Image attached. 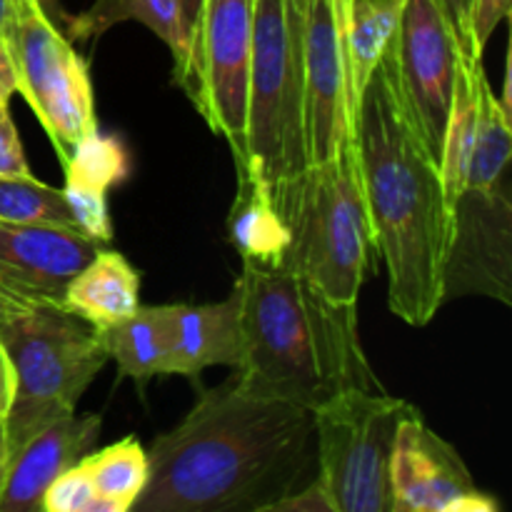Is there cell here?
<instances>
[{
	"mask_svg": "<svg viewBox=\"0 0 512 512\" xmlns=\"http://www.w3.org/2000/svg\"><path fill=\"white\" fill-rule=\"evenodd\" d=\"M453 243L445 263V300L488 295L512 303V205L508 178L465 188L453 203Z\"/></svg>",
	"mask_w": 512,
	"mask_h": 512,
	"instance_id": "obj_13",
	"label": "cell"
},
{
	"mask_svg": "<svg viewBox=\"0 0 512 512\" xmlns=\"http://www.w3.org/2000/svg\"><path fill=\"white\" fill-rule=\"evenodd\" d=\"M270 512H333V503H330L328 493L320 485V480L313 478L305 488L295 490L288 498L278 500L270 508Z\"/></svg>",
	"mask_w": 512,
	"mask_h": 512,
	"instance_id": "obj_30",
	"label": "cell"
},
{
	"mask_svg": "<svg viewBox=\"0 0 512 512\" xmlns=\"http://www.w3.org/2000/svg\"><path fill=\"white\" fill-rule=\"evenodd\" d=\"M93 488L90 512H130L150 475L148 450L140 440L123 438L78 460Z\"/></svg>",
	"mask_w": 512,
	"mask_h": 512,
	"instance_id": "obj_23",
	"label": "cell"
},
{
	"mask_svg": "<svg viewBox=\"0 0 512 512\" xmlns=\"http://www.w3.org/2000/svg\"><path fill=\"white\" fill-rule=\"evenodd\" d=\"M28 175L33 173H30L18 128L5 103L0 105V178H28Z\"/></svg>",
	"mask_w": 512,
	"mask_h": 512,
	"instance_id": "obj_28",
	"label": "cell"
},
{
	"mask_svg": "<svg viewBox=\"0 0 512 512\" xmlns=\"http://www.w3.org/2000/svg\"><path fill=\"white\" fill-rule=\"evenodd\" d=\"M255 0H200L183 70L173 75L208 128L248 173V90L253 68Z\"/></svg>",
	"mask_w": 512,
	"mask_h": 512,
	"instance_id": "obj_9",
	"label": "cell"
},
{
	"mask_svg": "<svg viewBox=\"0 0 512 512\" xmlns=\"http://www.w3.org/2000/svg\"><path fill=\"white\" fill-rule=\"evenodd\" d=\"M28 308H33V303H28V300L18 298L15 293H10L5 285H0V328H3L8 320H13L15 315L25 313Z\"/></svg>",
	"mask_w": 512,
	"mask_h": 512,
	"instance_id": "obj_33",
	"label": "cell"
},
{
	"mask_svg": "<svg viewBox=\"0 0 512 512\" xmlns=\"http://www.w3.org/2000/svg\"><path fill=\"white\" fill-rule=\"evenodd\" d=\"M10 95H13V93H10L8 88H3V85H0V105H5V103H8V100H10Z\"/></svg>",
	"mask_w": 512,
	"mask_h": 512,
	"instance_id": "obj_39",
	"label": "cell"
},
{
	"mask_svg": "<svg viewBox=\"0 0 512 512\" xmlns=\"http://www.w3.org/2000/svg\"><path fill=\"white\" fill-rule=\"evenodd\" d=\"M103 333L108 358L128 378L145 383L173 375L180 340V305H138L128 318Z\"/></svg>",
	"mask_w": 512,
	"mask_h": 512,
	"instance_id": "obj_17",
	"label": "cell"
},
{
	"mask_svg": "<svg viewBox=\"0 0 512 512\" xmlns=\"http://www.w3.org/2000/svg\"><path fill=\"white\" fill-rule=\"evenodd\" d=\"M228 233L243 263L265 265V268L283 265L288 250V228L270 200L268 185L250 175L238 178V193L228 215Z\"/></svg>",
	"mask_w": 512,
	"mask_h": 512,
	"instance_id": "obj_21",
	"label": "cell"
},
{
	"mask_svg": "<svg viewBox=\"0 0 512 512\" xmlns=\"http://www.w3.org/2000/svg\"><path fill=\"white\" fill-rule=\"evenodd\" d=\"M350 3L353 0H305L303 98L310 163H323L358 143V100L345 50Z\"/></svg>",
	"mask_w": 512,
	"mask_h": 512,
	"instance_id": "obj_10",
	"label": "cell"
},
{
	"mask_svg": "<svg viewBox=\"0 0 512 512\" xmlns=\"http://www.w3.org/2000/svg\"><path fill=\"white\" fill-rule=\"evenodd\" d=\"M15 368V398L5 428V450L60 415H70L108 363L103 333L63 305H33L0 328Z\"/></svg>",
	"mask_w": 512,
	"mask_h": 512,
	"instance_id": "obj_5",
	"label": "cell"
},
{
	"mask_svg": "<svg viewBox=\"0 0 512 512\" xmlns=\"http://www.w3.org/2000/svg\"><path fill=\"white\" fill-rule=\"evenodd\" d=\"M510 153V110L495 98L488 75H483L478 85V123H475V140L473 150H470L465 188H493L500 180L508 178Z\"/></svg>",
	"mask_w": 512,
	"mask_h": 512,
	"instance_id": "obj_25",
	"label": "cell"
},
{
	"mask_svg": "<svg viewBox=\"0 0 512 512\" xmlns=\"http://www.w3.org/2000/svg\"><path fill=\"white\" fill-rule=\"evenodd\" d=\"M355 133L375 250L388 268V308L423 328L445 303L455 218L440 163L400 98L390 50L365 85Z\"/></svg>",
	"mask_w": 512,
	"mask_h": 512,
	"instance_id": "obj_2",
	"label": "cell"
},
{
	"mask_svg": "<svg viewBox=\"0 0 512 512\" xmlns=\"http://www.w3.org/2000/svg\"><path fill=\"white\" fill-rule=\"evenodd\" d=\"M138 512H270L315 478V410L245 390H208L148 450Z\"/></svg>",
	"mask_w": 512,
	"mask_h": 512,
	"instance_id": "obj_1",
	"label": "cell"
},
{
	"mask_svg": "<svg viewBox=\"0 0 512 512\" xmlns=\"http://www.w3.org/2000/svg\"><path fill=\"white\" fill-rule=\"evenodd\" d=\"M103 420L98 415H60L23 440L5 458L0 512H40L48 485L95 448Z\"/></svg>",
	"mask_w": 512,
	"mask_h": 512,
	"instance_id": "obj_15",
	"label": "cell"
},
{
	"mask_svg": "<svg viewBox=\"0 0 512 512\" xmlns=\"http://www.w3.org/2000/svg\"><path fill=\"white\" fill-rule=\"evenodd\" d=\"M180 3V10H183L185 15V23L190 25V30H193V23L195 18H198V10H200V0H178Z\"/></svg>",
	"mask_w": 512,
	"mask_h": 512,
	"instance_id": "obj_36",
	"label": "cell"
},
{
	"mask_svg": "<svg viewBox=\"0 0 512 512\" xmlns=\"http://www.w3.org/2000/svg\"><path fill=\"white\" fill-rule=\"evenodd\" d=\"M0 85H3V88H8L10 93H15L13 68H10V58H8V50H5L3 38H0Z\"/></svg>",
	"mask_w": 512,
	"mask_h": 512,
	"instance_id": "obj_35",
	"label": "cell"
},
{
	"mask_svg": "<svg viewBox=\"0 0 512 512\" xmlns=\"http://www.w3.org/2000/svg\"><path fill=\"white\" fill-rule=\"evenodd\" d=\"M393 512H498L458 450L428 428L415 405L403 415L390 458Z\"/></svg>",
	"mask_w": 512,
	"mask_h": 512,
	"instance_id": "obj_12",
	"label": "cell"
},
{
	"mask_svg": "<svg viewBox=\"0 0 512 512\" xmlns=\"http://www.w3.org/2000/svg\"><path fill=\"white\" fill-rule=\"evenodd\" d=\"M303 8L305 0H255L245 175L263 185L293 178L310 165L303 98Z\"/></svg>",
	"mask_w": 512,
	"mask_h": 512,
	"instance_id": "obj_6",
	"label": "cell"
},
{
	"mask_svg": "<svg viewBox=\"0 0 512 512\" xmlns=\"http://www.w3.org/2000/svg\"><path fill=\"white\" fill-rule=\"evenodd\" d=\"M270 200L288 228L280 268L300 275L340 305H358L375 270L373 225L365 205L358 143L303 173L268 185Z\"/></svg>",
	"mask_w": 512,
	"mask_h": 512,
	"instance_id": "obj_4",
	"label": "cell"
},
{
	"mask_svg": "<svg viewBox=\"0 0 512 512\" xmlns=\"http://www.w3.org/2000/svg\"><path fill=\"white\" fill-rule=\"evenodd\" d=\"M63 195L73 213L75 228L98 243L113 240V223L108 213V190L128 175V153L120 140L108 138L98 130L75 145L63 163Z\"/></svg>",
	"mask_w": 512,
	"mask_h": 512,
	"instance_id": "obj_16",
	"label": "cell"
},
{
	"mask_svg": "<svg viewBox=\"0 0 512 512\" xmlns=\"http://www.w3.org/2000/svg\"><path fill=\"white\" fill-rule=\"evenodd\" d=\"M512 0H475L473 5V40L483 53L488 40L503 20L510 18Z\"/></svg>",
	"mask_w": 512,
	"mask_h": 512,
	"instance_id": "obj_29",
	"label": "cell"
},
{
	"mask_svg": "<svg viewBox=\"0 0 512 512\" xmlns=\"http://www.w3.org/2000/svg\"><path fill=\"white\" fill-rule=\"evenodd\" d=\"M90 505H93V488H90V480L88 475H85V470L80 468V463H75L73 468L60 473L58 478L48 485V490L43 493L40 510L90 512Z\"/></svg>",
	"mask_w": 512,
	"mask_h": 512,
	"instance_id": "obj_27",
	"label": "cell"
},
{
	"mask_svg": "<svg viewBox=\"0 0 512 512\" xmlns=\"http://www.w3.org/2000/svg\"><path fill=\"white\" fill-rule=\"evenodd\" d=\"M483 75V55L460 50L453 103H450L448 128H445L443 158H440V173H443L445 195H448L450 205L458 200L468 183L470 150H473L475 123H478V85Z\"/></svg>",
	"mask_w": 512,
	"mask_h": 512,
	"instance_id": "obj_22",
	"label": "cell"
},
{
	"mask_svg": "<svg viewBox=\"0 0 512 512\" xmlns=\"http://www.w3.org/2000/svg\"><path fill=\"white\" fill-rule=\"evenodd\" d=\"M100 248L78 230L0 220V285L33 305H63L65 285Z\"/></svg>",
	"mask_w": 512,
	"mask_h": 512,
	"instance_id": "obj_14",
	"label": "cell"
},
{
	"mask_svg": "<svg viewBox=\"0 0 512 512\" xmlns=\"http://www.w3.org/2000/svg\"><path fill=\"white\" fill-rule=\"evenodd\" d=\"M390 55L405 110L440 163L460 58L458 35L440 0H405Z\"/></svg>",
	"mask_w": 512,
	"mask_h": 512,
	"instance_id": "obj_11",
	"label": "cell"
},
{
	"mask_svg": "<svg viewBox=\"0 0 512 512\" xmlns=\"http://www.w3.org/2000/svg\"><path fill=\"white\" fill-rule=\"evenodd\" d=\"M13 398H15V368L8 350H5L3 340H0V423L8 418Z\"/></svg>",
	"mask_w": 512,
	"mask_h": 512,
	"instance_id": "obj_32",
	"label": "cell"
},
{
	"mask_svg": "<svg viewBox=\"0 0 512 512\" xmlns=\"http://www.w3.org/2000/svg\"><path fill=\"white\" fill-rule=\"evenodd\" d=\"M5 458H8V450H5V428H3V423H0V488H3Z\"/></svg>",
	"mask_w": 512,
	"mask_h": 512,
	"instance_id": "obj_37",
	"label": "cell"
},
{
	"mask_svg": "<svg viewBox=\"0 0 512 512\" xmlns=\"http://www.w3.org/2000/svg\"><path fill=\"white\" fill-rule=\"evenodd\" d=\"M240 363V305L238 295L220 303L180 305V340L173 375L200 378L210 365L238 368Z\"/></svg>",
	"mask_w": 512,
	"mask_h": 512,
	"instance_id": "obj_19",
	"label": "cell"
},
{
	"mask_svg": "<svg viewBox=\"0 0 512 512\" xmlns=\"http://www.w3.org/2000/svg\"><path fill=\"white\" fill-rule=\"evenodd\" d=\"M10 3H15V0H10ZM38 3H40V8L45 10V15H48V18L53 20V23L58 25V28L65 33V28H68L70 15H65V10L60 8L58 0H38Z\"/></svg>",
	"mask_w": 512,
	"mask_h": 512,
	"instance_id": "obj_34",
	"label": "cell"
},
{
	"mask_svg": "<svg viewBox=\"0 0 512 512\" xmlns=\"http://www.w3.org/2000/svg\"><path fill=\"white\" fill-rule=\"evenodd\" d=\"M0 220L78 230L63 188L40 183L33 175H28V178H0Z\"/></svg>",
	"mask_w": 512,
	"mask_h": 512,
	"instance_id": "obj_26",
	"label": "cell"
},
{
	"mask_svg": "<svg viewBox=\"0 0 512 512\" xmlns=\"http://www.w3.org/2000/svg\"><path fill=\"white\" fill-rule=\"evenodd\" d=\"M3 43L15 93L23 95L65 163L75 145L98 133L88 65L38 0L10 3Z\"/></svg>",
	"mask_w": 512,
	"mask_h": 512,
	"instance_id": "obj_8",
	"label": "cell"
},
{
	"mask_svg": "<svg viewBox=\"0 0 512 512\" xmlns=\"http://www.w3.org/2000/svg\"><path fill=\"white\" fill-rule=\"evenodd\" d=\"M238 383L318 410L348 390H383L358 333V305H340L285 268L243 263Z\"/></svg>",
	"mask_w": 512,
	"mask_h": 512,
	"instance_id": "obj_3",
	"label": "cell"
},
{
	"mask_svg": "<svg viewBox=\"0 0 512 512\" xmlns=\"http://www.w3.org/2000/svg\"><path fill=\"white\" fill-rule=\"evenodd\" d=\"M140 305V275L115 250L103 248L65 285L63 308L95 330H108Z\"/></svg>",
	"mask_w": 512,
	"mask_h": 512,
	"instance_id": "obj_18",
	"label": "cell"
},
{
	"mask_svg": "<svg viewBox=\"0 0 512 512\" xmlns=\"http://www.w3.org/2000/svg\"><path fill=\"white\" fill-rule=\"evenodd\" d=\"M410 405L385 390H348L315 410V478L333 512H393L390 458Z\"/></svg>",
	"mask_w": 512,
	"mask_h": 512,
	"instance_id": "obj_7",
	"label": "cell"
},
{
	"mask_svg": "<svg viewBox=\"0 0 512 512\" xmlns=\"http://www.w3.org/2000/svg\"><path fill=\"white\" fill-rule=\"evenodd\" d=\"M8 15H10V0H0V38H3V30H5V23H8Z\"/></svg>",
	"mask_w": 512,
	"mask_h": 512,
	"instance_id": "obj_38",
	"label": "cell"
},
{
	"mask_svg": "<svg viewBox=\"0 0 512 512\" xmlns=\"http://www.w3.org/2000/svg\"><path fill=\"white\" fill-rule=\"evenodd\" d=\"M405 0H353L345 15V50L350 80L360 103L370 75L393 45Z\"/></svg>",
	"mask_w": 512,
	"mask_h": 512,
	"instance_id": "obj_24",
	"label": "cell"
},
{
	"mask_svg": "<svg viewBox=\"0 0 512 512\" xmlns=\"http://www.w3.org/2000/svg\"><path fill=\"white\" fill-rule=\"evenodd\" d=\"M125 20L153 30L173 53V75L183 70L190 50V25L178 0H95L85 13L68 20L65 35L70 40H93Z\"/></svg>",
	"mask_w": 512,
	"mask_h": 512,
	"instance_id": "obj_20",
	"label": "cell"
},
{
	"mask_svg": "<svg viewBox=\"0 0 512 512\" xmlns=\"http://www.w3.org/2000/svg\"><path fill=\"white\" fill-rule=\"evenodd\" d=\"M448 13L450 23H453L455 35H458V45L460 50H468V53L483 55L478 50L473 40V5L475 0H440Z\"/></svg>",
	"mask_w": 512,
	"mask_h": 512,
	"instance_id": "obj_31",
	"label": "cell"
}]
</instances>
